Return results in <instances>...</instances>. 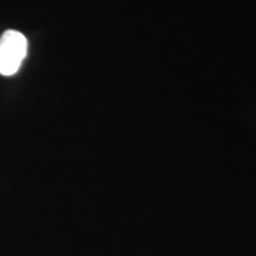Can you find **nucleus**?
<instances>
[{"label": "nucleus", "instance_id": "obj_1", "mask_svg": "<svg viewBox=\"0 0 256 256\" xmlns=\"http://www.w3.org/2000/svg\"><path fill=\"white\" fill-rule=\"evenodd\" d=\"M28 43L22 32L8 30L0 36V75L12 76L28 56Z\"/></svg>", "mask_w": 256, "mask_h": 256}]
</instances>
